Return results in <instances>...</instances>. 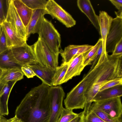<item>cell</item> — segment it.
Wrapping results in <instances>:
<instances>
[{"label":"cell","mask_w":122,"mask_h":122,"mask_svg":"<svg viewBox=\"0 0 122 122\" xmlns=\"http://www.w3.org/2000/svg\"><path fill=\"white\" fill-rule=\"evenodd\" d=\"M119 78H122V55H109L102 52L93 69L67 93L64 104L72 110L83 109L86 103L84 94L93 85Z\"/></svg>","instance_id":"1"},{"label":"cell","mask_w":122,"mask_h":122,"mask_svg":"<svg viewBox=\"0 0 122 122\" xmlns=\"http://www.w3.org/2000/svg\"><path fill=\"white\" fill-rule=\"evenodd\" d=\"M50 86L42 83L32 88L17 107L15 116L22 122H48Z\"/></svg>","instance_id":"2"},{"label":"cell","mask_w":122,"mask_h":122,"mask_svg":"<svg viewBox=\"0 0 122 122\" xmlns=\"http://www.w3.org/2000/svg\"><path fill=\"white\" fill-rule=\"evenodd\" d=\"M37 33L51 51L59 55L61 43V35L51 22L44 17Z\"/></svg>","instance_id":"3"},{"label":"cell","mask_w":122,"mask_h":122,"mask_svg":"<svg viewBox=\"0 0 122 122\" xmlns=\"http://www.w3.org/2000/svg\"><path fill=\"white\" fill-rule=\"evenodd\" d=\"M31 46L39 65L52 69H56L58 66L59 55L52 52L39 37L37 41Z\"/></svg>","instance_id":"4"},{"label":"cell","mask_w":122,"mask_h":122,"mask_svg":"<svg viewBox=\"0 0 122 122\" xmlns=\"http://www.w3.org/2000/svg\"><path fill=\"white\" fill-rule=\"evenodd\" d=\"M65 94L60 86L50 87V114L48 122H57L63 108V102Z\"/></svg>","instance_id":"5"},{"label":"cell","mask_w":122,"mask_h":122,"mask_svg":"<svg viewBox=\"0 0 122 122\" xmlns=\"http://www.w3.org/2000/svg\"><path fill=\"white\" fill-rule=\"evenodd\" d=\"M89 109H95L103 112L113 118H122V104L120 97L94 102Z\"/></svg>","instance_id":"6"},{"label":"cell","mask_w":122,"mask_h":122,"mask_svg":"<svg viewBox=\"0 0 122 122\" xmlns=\"http://www.w3.org/2000/svg\"><path fill=\"white\" fill-rule=\"evenodd\" d=\"M45 10L53 19H57L67 28L76 24V21L72 16L53 0H48Z\"/></svg>","instance_id":"7"},{"label":"cell","mask_w":122,"mask_h":122,"mask_svg":"<svg viewBox=\"0 0 122 122\" xmlns=\"http://www.w3.org/2000/svg\"><path fill=\"white\" fill-rule=\"evenodd\" d=\"M122 39V18H113L106 38V52L113 53L117 43Z\"/></svg>","instance_id":"8"},{"label":"cell","mask_w":122,"mask_h":122,"mask_svg":"<svg viewBox=\"0 0 122 122\" xmlns=\"http://www.w3.org/2000/svg\"><path fill=\"white\" fill-rule=\"evenodd\" d=\"M5 20L10 24L13 29L19 37L27 41L26 28L16 10L13 0H8Z\"/></svg>","instance_id":"9"},{"label":"cell","mask_w":122,"mask_h":122,"mask_svg":"<svg viewBox=\"0 0 122 122\" xmlns=\"http://www.w3.org/2000/svg\"><path fill=\"white\" fill-rule=\"evenodd\" d=\"M11 49L15 59L21 66L38 64L31 46L26 43Z\"/></svg>","instance_id":"10"},{"label":"cell","mask_w":122,"mask_h":122,"mask_svg":"<svg viewBox=\"0 0 122 122\" xmlns=\"http://www.w3.org/2000/svg\"><path fill=\"white\" fill-rule=\"evenodd\" d=\"M93 46L88 45H69L66 47L64 50L61 49L59 53L62 58V63H68L76 57L87 53Z\"/></svg>","instance_id":"11"},{"label":"cell","mask_w":122,"mask_h":122,"mask_svg":"<svg viewBox=\"0 0 122 122\" xmlns=\"http://www.w3.org/2000/svg\"><path fill=\"white\" fill-rule=\"evenodd\" d=\"M86 53L80 55L72 60L61 81V84L66 82L73 77L80 74L85 67L83 64V62L84 56Z\"/></svg>","instance_id":"12"},{"label":"cell","mask_w":122,"mask_h":122,"mask_svg":"<svg viewBox=\"0 0 122 122\" xmlns=\"http://www.w3.org/2000/svg\"><path fill=\"white\" fill-rule=\"evenodd\" d=\"M97 19L100 35L102 41V52H106L105 49L106 38L113 18L106 11H100Z\"/></svg>","instance_id":"13"},{"label":"cell","mask_w":122,"mask_h":122,"mask_svg":"<svg viewBox=\"0 0 122 122\" xmlns=\"http://www.w3.org/2000/svg\"><path fill=\"white\" fill-rule=\"evenodd\" d=\"M47 14L48 13L45 9H39L33 10L29 23L25 27L27 40L31 34L37 33L42 19L44 15Z\"/></svg>","instance_id":"14"},{"label":"cell","mask_w":122,"mask_h":122,"mask_svg":"<svg viewBox=\"0 0 122 122\" xmlns=\"http://www.w3.org/2000/svg\"><path fill=\"white\" fill-rule=\"evenodd\" d=\"M1 24L6 36L8 49L22 46L26 43V41L17 35L9 22L5 20Z\"/></svg>","instance_id":"15"},{"label":"cell","mask_w":122,"mask_h":122,"mask_svg":"<svg viewBox=\"0 0 122 122\" xmlns=\"http://www.w3.org/2000/svg\"><path fill=\"white\" fill-rule=\"evenodd\" d=\"M28 65L33 70L36 76L41 80L42 83L50 87L53 86V79L56 69L43 66L38 64Z\"/></svg>","instance_id":"16"},{"label":"cell","mask_w":122,"mask_h":122,"mask_svg":"<svg viewBox=\"0 0 122 122\" xmlns=\"http://www.w3.org/2000/svg\"><path fill=\"white\" fill-rule=\"evenodd\" d=\"M77 6L80 10L88 18L100 35V28L97 15L89 0H78Z\"/></svg>","instance_id":"17"},{"label":"cell","mask_w":122,"mask_h":122,"mask_svg":"<svg viewBox=\"0 0 122 122\" xmlns=\"http://www.w3.org/2000/svg\"><path fill=\"white\" fill-rule=\"evenodd\" d=\"M21 66L15 59L11 49H8L0 54V69L3 71L21 69Z\"/></svg>","instance_id":"18"},{"label":"cell","mask_w":122,"mask_h":122,"mask_svg":"<svg viewBox=\"0 0 122 122\" xmlns=\"http://www.w3.org/2000/svg\"><path fill=\"white\" fill-rule=\"evenodd\" d=\"M122 96V85H118L101 91H99L92 102H97L121 97Z\"/></svg>","instance_id":"19"},{"label":"cell","mask_w":122,"mask_h":122,"mask_svg":"<svg viewBox=\"0 0 122 122\" xmlns=\"http://www.w3.org/2000/svg\"><path fill=\"white\" fill-rule=\"evenodd\" d=\"M16 82L10 81L7 82L0 93V109L3 116L9 114L8 100L11 91Z\"/></svg>","instance_id":"20"},{"label":"cell","mask_w":122,"mask_h":122,"mask_svg":"<svg viewBox=\"0 0 122 122\" xmlns=\"http://www.w3.org/2000/svg\"><path fill=\"white\" fill-rule=\"evenodd\" d=\"M16 10L26 27L32 15L33 10L27 6L21 0H13Z\"/></svg>","instance_id":"21"},{"label":"cell","mask_w":122,"mask_h":122,"mask_svg":"<svg viewBox=\"0 0 122 122\" xmlns=\"http://www.w3.org/2000/svg\"><path fill=\"white\" fill-rule=\"evenodd\" d=\"M107 82L94 84L85 93L84 96L86 103L84 110L83 111L84 115H86L89 111L90 107L92 102V100L95 95L99 91L101 87Z\"/></svg>","instance_id":"22"},{"label":"cell","mask_w":122,"mask_h":122,"mask_svg":"<svg viewBox=\"0 0 122 122\" xmlns=\"http://www.w3.org/2000/svg\"><path fill=\"white\" fill-rule=\"evenodd\" d=\"M24 74L20 69H15L3 71L0 77V82L5 84L10 81H17L23 78Z\"/></svg>","instance_id":"23"},{"label":"cell","mask_w":122,"mask_h":122,"mask_svg":"<svg viewBox=\"0 0 122 122\" xmlns=\"http://www.w3.org/2000/svg\"><path fill=\"white\" fill-rule=\"evenodd\" d=\"M71 61L68 63H62L60 66L56 68L53 79V86H56L61 84V81L66 74Z\"/></svg>","instance_id":"24"},{"label":"cell","mask_w":122,"mask_h":122,"mask_svg":"<svg viewBox=\"0 0 122 122\" xmlns=\"http://www.w3.org/2000/svg\"><path fill=\"white\" fill-rule=\"evenodd\" d=\"M102 43L101 38H100L93 47L85 55L83 62L85 67L91 65L93 61L97 52L101 44Z\"/></svg>","instance_id":"25"},{"label":"cell","mask_w":122,"mask_h":122,"mask_svg":"<svg viewBox=\"0 0 122 122\" xmlns=\"http://www.w3.org/2000/svg\"><path fill=\"white\" fill-rule=\"evenodd\" d=\"M78 113L73 110L63 108L57 122H69L77 117Z\"/></svg>","instance_id":"26"},{"label":"cell","mask_w":122,"mask_h":122,"mask_svg":"<svg viewBox=\"0 0 122 122\" xmlns=\"http://www.w3.org/2000/svg\"><path fill=\"white\" fill-rule=\"evenodd\" d=\"M28 7L33 10L45 9L48 0H21Z\"/></svg>","instance_id":"27"},{"label":"cell","mask_w":122,"mask_h":122,"mask_svg":"<svg viewBox=\"0 0 122 122\" xmlns=\"http://www.w3.org/2000/svg\"><path fill=\"white\" fill-rule=\"evenodd\" d=\"M95 113L99 117L107 122H122V118H117L112 117L107 114L101 111L94 109L89 110Z\"/></svg>","instance_id":"28"},{"label":"cell","mask_w":122,"mask_h":122,"mask_svg":"<svg viewBox=\"0 0 122 122\" xmlns=\"http://www.w3.org/2000/svg\"><path fill=\"white\" fill-rule=\"evenodd\" d=\"M8 8V0H0V24L6 20Z\"/></svg>","instance_id":"29"},{"label":"cell","mask_w":122,"mask_h":122,"mask_svg":"<svg viewBox=\"0 0 122 122\" xmlns=\"http://www.w3.org/2000/svg\"><path fill=\"white\" fill-rule=\"evenodd\" d=\"M84 122H107L99 117L93 112L89 110L84 116Z\"/></svg>","instance_id":"30"},{"label":"cell","mask_w":122,"mask_h":122,"mask_svg":"<svg viewBox=\"0 0 122 122\" xmlns=\"http://www.w3.org/2000/svg\"><path fill=\"white\" fill-rule=\"evenodd\" d=\"M8 49L5 33L2 25L0 24V54Z\"/></svg>","instance_id":"31"},{"label":"cell","mask_w":122,"mask_h":122,"mask_svg":"<svg viewBox=\"0 0 122 122\" xmlns=\"http://www.w3.org/2000/svg\"><path fill=\"white\" fill-rule=\"evenodd\" d=\"M121 85H122V78H116L107 82L101 87L99 91Z\"/></svg>","instance_id":"32"},{"label":"cell","mask_w":122,"mask_h":122,"mask_svg":"<svg viewBox=\"0 0 122 122\" xmlns=\"http://www.w3.org/2000/svg\"><path fill=\"white\" fill-rule=\"evenodd\" d=\"M21 69L24 74L28 78H33L36 75L33 70L28 65H25L22 66Z\"/></svg>","instance_id":"33"},{"label":"cell","mask_w":122,"mask_h":122,"mask_svg":"<svg viewBox=\"0 0 122 122\" xmlns=\"http://www.w3.org/2000/svg\"><path fill=\"white\" fill-rule=\"evenodd\" d=\"M102 51V43L100 45L95 56L94 59L91 64L92 66L89 71L92 70L96 65L99 59Z\"/></svg>","instance_id":"34"},{"label":"cell","mask_w":122,"mask_h":122,"mask_svg":"<svg viewBox=\"0 0 122 122\" xmlns=\"http://www.w3.org/2000/svg\"><path fill=\"white\" fill-rule=\"evenodd\" d=\"M112 54L114 55L122 54V39L116 45Z\"/></svg>","instance_id":"35"},{"label":"cell","mask_w":122,"mask_h":122,"mask_svg":"<svg viewBox=\"0 0 122 122\" xmlns=\"http://www.w3.org/2000/svg\"><path fill=\"white\" fill-rule=\"evenodd\" d=\"M118 10H122V0H109Z\"/></svg>","instance_id":"36"},{"label":"cell","mask_w":122,"mask_h":122,"mask_svg":"<svg viewBox=\"0 0 122 122\" xmlns=\"http://www.w3.org/2000/svg\"><path fill=\"white\" fill-rule=\"evenodd\" d=\"M69 122H84V115L83 112L78 113L77 117Z\"/></svg>","instance_id":"37"},{"label":"cell","mask_w":122,"mask_h":122,"mask_svg":"<svg viewBox=\"0 0 122 122\" xmlns=\"http://www.w3.org/2000/svg\"><path fill=\"white\" fill-rule=\"evenodd\" d=\"M7 122H22L21 120L15 116L14 117L7 120Z\"/></svg>","instance_id":"38"},{"label":"cell","mask_w":122,"mask_h":122,"mask_svg":"<svg viewBox=\"0 0 122 122\" xmlns=\"http://www.w3.org/2000/svg\"><path fill=\"white\" fill-rule=\"evenodd\" d=\"M116 17L122 18V10H118L117 12L115 11Z\"/></svg>","instance_id":"39"},{"label":"cell","mask_w":122,"mask_h":122,"mask_svg":"<svg viewBox=\"0 0 122 122\" xmlns=\"http://www.w3.org/2000/svg\"><path fill=\"white\" fill-rule=\"evenodd\" d=\"M5 85V84L1 82L0 83V93L3 88Z\"/></svg>","instance_id":"40"},{"label":"cell","mask_w":122,"mask_h":122,"mask_svg":"<svg viewBox=\"0 0 122 122\" xmlns=\"http://www.w3.org/2000/svg\"><path fill=\"white\" fill-rule=\"evenodd\" d=\"M7 120L4 117L0 119V122H7Z\"/></svg>","instance_id":"41"},{"label":"cell","mask_w":122,"mask_h":122,"mask_svg":"<svg viewBox=\"0 0 122 122\" xmlns=\"http://www.w3.org/2000/svg\"><path fill=\"white\" fill-rule=\"evenodd\" d=\"M3 72V71L0 69V77L2 75Z\"/></svg>","instance_id":"42"},{"label":"cell","mask_w":122,"mask_h":122,"mask_svg":"<svg viewBox=\"0 0 122 122\" xmlns=\"http://www.w3.org/2000/svg\"><path fill=\"white\" fill-rule=\"evenodd\" d=\"M4 117L3 116L1 113L0 109V119H1Z\"/></svg>","instance_id":"43"},{"label":"cell","mask_w":122,"mask_h":122,"mask_svg":"<svg viewBox=\"0 0 122 122\" xmlns=\"http://www.w3.org/2000/svg\"></svg>","instance_id":"44"}]
</instances>
